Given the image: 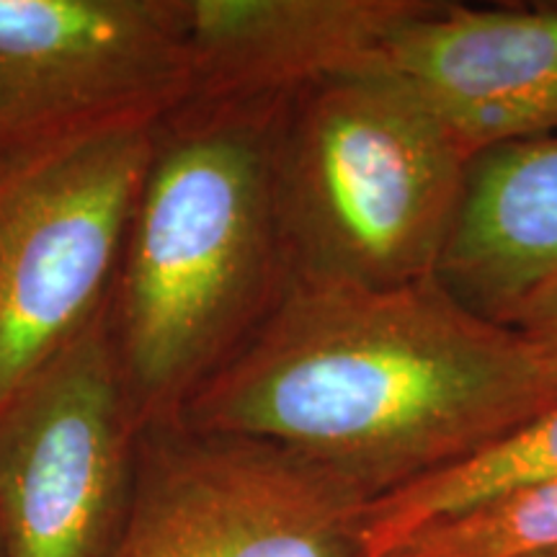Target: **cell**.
Segmentation results:
<instances>
[{"mask_svg": "<svg viewBox=\"0 0 557 557\" xmlns=\"http://www.w3.org/2000/svg\"><path fill=\"white\" fill-rule=\"evenodd\" d=\"M555 406L557 354L431 276L395 289L284 284L178 421L287 447L377 500Z\"/></svg>", "mask_w": 557, "mask_h": 557, "instance_id": "6da1fadb", "label": "cell"}, {"mask_svg": "<svg viewBox=\"0 0 557 557\" xmlns=\"http://www.w3.org/2000/svg\"><path fill=\"white\" fill-rule=\"evenodd\" d=\"M284 101H189L158 122L109 295L116 364L143 429L178 421L282 295Z\"/></svg>", "mask_w": 557, "mask_h": 557, "instance_id": "7a4b0ae2", "label": "cell"}, {"mask_svg": "<svg viewBox=\"0 0 557 557\" xmlns=\"http://www.w3.org/2000/svg\"><path fill=\"white\" fill-rule=\"evenodd\" d=\"M472 152L385 60L284 101L274 205L284 284L395 289L436 274Z\"/></svg>", "mask_w": 557, "mask_h": 557, "instance_id": "3957f363", "label": "cell"}, {"mask_svg": "<svg viewBox=\"0 0 557 557\" xmlns=\"http://www.w3.org/2000/svg\"><path fill=\"white\" fill-rule=\"evenodd\" d=\"M156 127L0 143V403L107 305Z\"/></svg>", "mask_w": 557, "mask_h": 557, "instance_id": "277c9868", "label": "cell"}, {"mask_svg": "<svg viewBox=\"0 0 557 557\" xmlns=\"http://www.w3.org/2000/svg\"><path fill=\"white\" fill-rule=\"evenodd\" d=\"M143 426L129 406L109 299L0 403L3 557H114L135 498Z\"/></svg>", "mask_w": 557, "mask_h": 557, "instance_id": "5b68a950", "label": "cell"}, {"mask_svg": "<svg viewBox=\"0 0 557 557\" xmlns=\"http://www.w3.org/2000/svg\"><path fill=\"white\" fill-rule=\"evenodd\" d=\"M369 504L287 447L158 423L114 557H367Z\"/></svg>", "mask_w": 557, "mask_h": 557, "instance_id": "8992f818", "label": "cell"}, {"mask_svg": "<svg viewBox=\"0 0 557 557\" xmlns=\"http://www.w3.org/2000/svg\"><path fill=\"white\" fill-rule=\"evenodd\" d=\"M189 99L181 0H0V143L160 122Z\"/></svg>", "mask_w": 557, "mask_h": 557, "instance_id": "52a82bcc", "label": "cell"}, {"mask_svg": "<svg viewBox=\"0 0 557 557\" xmlns=\"http://www.w3.org/2000/svg\"><path fill=\"white\" fill-rule=\"evenodd\" d=\"M385 62L472 158L557 132V5L472 9L426 0L389 37Z\"/></svg>", "mask_w": 557, "mask_h": 557, "instance_id": "ba28073f", "label": "cell"}, {"mask_svg": "<svg viewBox=\"0 0 557 557\" xmlns=\"http://www.w3.org/2000/svg\"><path fill=\"white\" fill-rule=\"evenodd\" d=\"M189 101H282L385 60L426 0H181ZM186 101V103H189Z\"/></svg>", "mask_w": 557, "mask_h": 557, "instance_id": "9c48e42d", "label": "cell"}, {"mask_svg": "<svg viewBox=\"0 0 557 557\" xmlns=\"http://www.w3.org/2000/svg\"><path fill=\"white\" fill-rule=\"evenodd\" d=\"M434 278L465 308L511 325L557 278V132L472 158Z\"/></svg>", "mask_w": 557, "mask_h": 557, "instance_id": "30bf717a", "label": "cell"}, {"mask_svg": "<svg viewBox=\"0 0 557 557\" xmlns=\"http://www.w3.org/2000/svg\"><path fill=\"white\" fill-rule=\"evenodd\" d=\"M557 478V406L498 447L369 504L367 557L387 555L418 529L534 480Z\"/></svg>", "mask_w": 557, "mask_h": 557, "instance_id": "8fae6325", "label": "cell"}, {"mask_svg": "<svg viewBox=\"0 0 557 557\" xmlns=\"http://www.w3.org/2000/svg\"><path fill=\"white\" fill-rule=\"evenodd\" d=\"M553 547L557 478H545L418 529L382 557H521Z\"/></svg>", "mask_w": 557, "mask_h": 557, "instance_id": "7c38bea8", "label": "cell"}, {"mask_svg": "<svg viewBox=\"0 0 557 557\" xmlns=\"http://www.w3.org/2000/svg\"><path fill=\"white\" fill-rule=\"evenodd\" d=\"M511 329L557 354V278L529 299L524 310L511 320Z\"/></svg>", "mask_w": 557, "mask_h": 557, "instance_id": "4fadbf2b", "label": "cell"}, {"mask_svg": "<svg viewBox=\"0 0 557 557\" xmlns=\"http://www.w3.org/2000/svg\"><path fill=\"white\" fill-rule=\"evenodd\" d=\"M521 557H557V547L540 549V553H529V555H521Z\"/></svg>", "mask_w": 557, "mask_h": 557, "instance_id": "5bb4252c", "label": "cell"}, {"mask_svg": "<svg viewBox=\"0 0 557 557\" xmlns=\"http://www.w3.org/2000/svg\"><path fill=\"white\" fill-rule=\"evenodd\" d=\"M0 557H3V545H0Z\"/></svg>", "mask_w": 557, "mask_h": 557, "instance_id": "9a60e30c", "label": "cell"}]
</instances>
